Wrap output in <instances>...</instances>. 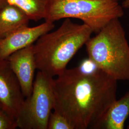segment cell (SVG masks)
Masks as SVG:
<instances>
[{
	"mask_svg": "<svg viewBox=\"0 0 129 129\" xmlns=\"http://www.w3.org/2000/svg\"><path fill=\"white\" fill-rule=\"evenodd\" d=\"M117 81L100 69H66L53 80V111L64 116L73 129H97L117 100Z\"/></svg>",
	"mask_w": 129,
	"mask_h": 129,
	"instance_id": "1",
	"label": "cell"
},
{
	"mask_svg": "<svg viewBox=\"0 0 129 129\" xmlns=\"http://www.w3.org/2000/svg\"><path fill=\"white\" fill-rule=\"evenodd\" d=\"M93 33L86 24L66 18L60 27L40 37L34 45L37 69L54 78L62 73Z\"/></svg>",
	"mask_w": 129,
	"mask_h": 129,
	"instance_id": "2",
	"label": "cell"
},
{
	"mask_svg": "<svg viewBox=\"0 0 129 129\" xmlns=\"http://www.w3.org/2000/svg\"><path fill=\"white\" fill-rule=\"evenodd\" d=\"M85 46L98 69L117 81H129V45L119 19L112 20Z\"/></svg>",
	"mask_w": 129,
	"mask_h": 129,
	"instance_id": "3",
	"label": "cell"
},
{
	"mask_svg": "<svg viewBox=\"0 0 129 129\" xmlns=\"http://www.w3.org/2000/svg\"><path fill=\"white\" fill-rule=\"evenodd\" d=\"M119 0H48L45 20L77 18L98 33L112 20L123 14Z\"/></svg>",
	"mask_w": 129,
	"mask_h": 129,
	"instance_id": "4",
	"label": "cell"
},
{
	"mask_svg": "<svg viewBox=\"0 0 129 129\" xmlns=\"http://www.w3.org/2000/svg\"><path fill=\"white\" fill-rule=\"evenodd\" d=\"M54 78L38 71L32 92L26 98L16 119L22 129H47L49 116L55 105Z\"/></svg>",
	"mask_w": 129,
	"mask_h": 129,
	"instance_id": "5",
	"label": "cell"
},
{
	"mask_svg": "<svg viewBox=\"0 0 129 129\" xmlns=\"http://www.w3.org/2000/svg\"><path fill=\"white\" fill-rule=\"evenodd\" d=\"M24 98L7 59L0 60V107L16 119Z\"/></svg>",
	"mask_w": 129,
	"mask_h": 129,
	"instance_id": "6",
	"label": "cell"
},
{
	"mask_svg": "<svg viewBox=\"0 0 129 129\" xmlns=\"http://www.w3.org/2000/svg\"><path fill=\"white\" fill-rule=\"evenodd\" d=\"M55 27L54 23L45 21L36 26L20 28L0 40V60L7 59L16 51L34 44L37 40Z\"/></svg>",
	"mask_w": 129,
	"mask_h": 129,
	"instance_id": "7",
	"label": "cell"
},
{
	"mask_svg": "<svg viewBox=\"0 0 129 129\" xmlns=\"http://www.w3.org/2000/svg\"><path fill=\"white\" fill-rule=\"evenodd\" d=\"M34 45L13 53L7 58L10 67L18 80L23 96L29 97L32 92L37 67Z\"/></svg>",
	"mask_w": 129,
	"mask_h": 129,
	"instance_id": "8",
	"label": "cell"
},
{
	"mask_svg": "<svg viewBox=\"0 0 129 129\" xmlns=\"http://www.w3.org/2000/svg\"><path fill=\"white\" fill-rule=\"evenodd\" d=\"M129 115V91L116 100L106 112L97 129H123Z\"/></svg>",
	"mask_w": 129,
	"mask_h": 129,
	"instance_id": "9",
	"label": "cell"
},
{
	"mask_svg": "<svg viewBox=\"0 0 129 129\" xmlns=\"http://www.w3.org/2000/svg\"><path fill=\"white\" fill-rule=\"evenodd\" d=\"M30 20L18 8L5 4L0 8V40L20 28L28 25Z\"/></svg>",
	"mask_w": 129,
	"mask_h": 129,
	"instance_id": "10",
	"label": "cell"
},
{
	"mask_svg": "<svg viewBox=\"0 0 129 129\" xmlns=\"http://www.w3.org/2000/svg\"><path fill=\"white\" fill-rule=\"evenodd\" d=\"M48 0H5V4L16 7L30 20L37 21L45 19Z\"/></svg>",
	"mask_w": 129,
	"mask_h": 129,
	"instance_id": "11",
	"label": "cell"
},
{
	"mask_svg": "<svg viewBox=\"0 0 129 129\" xmlns=\"http://www.w3.org/2000/svg\"><path fill=\"white\" fill-rule=\"evenodd\" d=\"M47 129H73L69 121L59 113L52 111L49 116Z\"/></svg>",
	"mask_w": 129,
	"mask_h": 129,
	"instance_id": "12",
	"label": "cell"
},
{
	"mask_svg": "<svg viewBox=\"0 0 129 129\" xmlns=\"http://www.w3.org/2000/svg\"><path fill=\"white\" fill-rule=\"evenodd\" d=\"M17 127L16 119L0 107V129H15Z\"/></svg>",
	"mask_w": 129,
	"mask_h": 129,
	"instance_id": "13",
	"label": "cell"
},
{
	"mask_svg": "<svg viewBox=\"0 0 129 129\" xmlns=\"http://www.w3.org/2000/svg\"><path fill=\"white\" fill-rule=\"evenodd\" d=\"M121 2V6L123 8L129 9V0H119Z\"/></svg>",
	"mask_w": 129,
	"mask_h": 129,
	"instance_id": "14",
	"label": "cell"
},
{
	"mask_svg": "<svg viewBox=\"0 0 129 129\" xmlns=\"http://www.w3.org/2000/svg\"><path fill=\"white\" fill-rule=\"evenodd\" d=\"M5 5V0H0V8Z\"/></svg>",
	"mask_w": 129,
	"mask_h": 129,
	"instance_id": "15",
	"label": "cell"
},
{
	"mask_svg": "<svg viewBox=\"0 0 129 129\" xmlns=\"http://www.w3.org/2000/svg\"><path fill=\"white\" fill-rule=\"evenodd\" d=\"M128 128V129H129V125L128 126V128Z\"/></svg>",
	"mask_w": 129,
	"mask_h": 129,
	"instance_id": "16",
	"label": "cell"
}]
</instances>
